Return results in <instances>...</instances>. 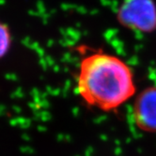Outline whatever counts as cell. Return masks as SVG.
<instances>
[{"mask_svg": "<svg viewBox=\"0 0 156 156\" xmlns=\"http://www.w3.org/2000/svg\"><path fill=\"white\" fill-rule=\"evenodd\" d=\"M132 114L139 129L156 133V86L148 87L136 96Z\"/></svg>", "mask_w": 156, "mask_h": 156, "instance_id": "3", "label": "cell"}, {"mask_svg": "<svg viewBox=\"0 0 156 156\" xmlns=\"http://www.w3.org/2000/svg\"><path fill=\"white\" fill-rule=\"evenodd\" d=\"M11 44V36L9 27L0 22V60L7 54Z\"/></svg>", "mask_w": 156, "mask_h": 156, "instance_id": "4", "label": "cell"}, {"mask_svg": "<svg viewBox=\"0 0 156 156\" xmlns=\"http://www.w3.org/2000/svg\"><path fill=\"white\" fill-rule=\"evenodd\" d=\"M76 89L87 105L103 111L114 110L135 94L133 70L116 55L94 51L80 61Z\"/></svg>", "mask_w": 156, "mask_h": 156, "instance_id": "1", "label": "cell"}, {"mask_svg": "<svg viewBox=\"0 0 156 156\" xmlns=\"http://www.w3.org/2000/svg\"><path fill=\"white\" fill-rule=\"evenodd\" d=\"M117 19L127 29L153 32L156 30V5L153 0H123L118 9Z\"/></svg>", "mask_w": 156, "mask_h": 156, "instance_id": "2", "label": "cell"}]
</instances>
